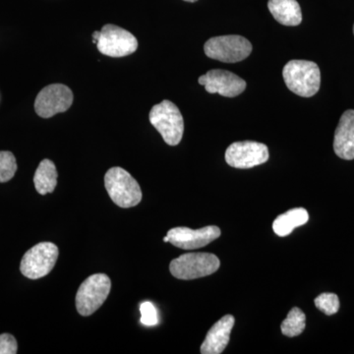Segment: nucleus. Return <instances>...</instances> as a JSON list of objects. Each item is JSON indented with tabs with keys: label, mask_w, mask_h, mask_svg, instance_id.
<instances>
[{
	"label": "nucleus",
	"mask_w": 354,
	"mask_h": 354,
	"mask_svg": "<svg viewBox=\"0 0 354 354\" xmlns=\"http://www.w3.org/2000/svg\"><path fill=\"white\" fill-rule=\"evenodd\" d=\"M286 87L299 97H311L320 90L321 71L315 62L290 60L283 69Z\"/></svg>",
	"instance_id": "1"
},
{
	"label": "nucleus",
	"mask_w": 354,
	"mask_h": 354,
	"mask_svg": "<svg viewBox=\"0 0 354 354\" xmlns=\"http://www.w3.org/2000/svg\"><path fill=\"white\" fill-rule=\"evenodd\" d=\"M104 186L114 204L120 208L137 206L143 197L136 179L121 167H111L106 171Z\"/></svg>",
	"instance_id": "2"
},
{
	"label": "nucleus",
	"mask_w": 354,
	"mask_h": 354,
	"mask_svg": "<svg viewBox=\"0 0 354 354\" xmlns=\"http://www.w3.org/2000/svg\"><path fill=\"white\" fill-rule=\"evenodd\" d=\"M149 118L167 145L177 146L180 143L184 132L183 116L174 102L165 100L156 104L151 109Z\"/></svg>",
	"instance_id": "3"
},
{
	"label": "nucleus",
	"mask_w": 354,
	"mask_h": 354,
	"mask_svg": "<svg viewBox=\"0 0 354 354\" xmlns=\"http://www.w3.org/2000/svg\"><path fill=\"white\" fill-rule=\"evenodd\" d=\"M220 266V259L214 254L188 253L172 260L169 271L174 278L189 281L213 274Z\"/></svg>",
	"instance_id": "4"
},
{
	"label": "nucleus",
	"mask_w": 354,
	"mask_h": 354,
	"mask_svg": "<svg viewBox=\"0 0 354 354\" xmlns=\"http://www.w3.org/2000/svg\"><path fill=\"white\" fill-rule=\"evenodd\" d=\"M204 51L207 57L225 64H236L246 59L252 53V44L237 35L214 37L206 41Z\"/></svg>",
	"instance_id": "5"
},
{
	"label": "nucleus",
	"mask_w": 354,
	"mask_h": 354,
	"mask_svg": "<svg viewBox=\"0 0 354 354\" xmlns=\"http://www.w3.org/2000/svg\"><path fill=\"white\" fill-rule=\"evenodd\" d=\"M111 281L106 274H95L83 281L76 295V308L82 316L94 314L111 292Z\"/></svg>",
	"instance_id": "6"
},
{
	"label": "nucleus",
	"mask_w": 354,
	"mask_h": 354,
	"mask_svg": "<svg viewBox=\"0 0 354 354\" xmlns=\"http://www.w3.org/2000/svg\"><path fill=\"white\" fill-rule=\"evenodd\" d=\"M57 246L53 242H41L23 256L20 271L23 276L30 279H39L48 276L57 263Z\"/></svg>",
	"instance_id": "7"
},
{
	"label": "nucleus",
	"mask_w": 354,
	"mask_h": 354,
	"mask_svg": "<svg viewBox=\"0 0 354 354\" xmlns=\"http://www.w3.org/2000/svg\"><path fill=\"white\" fill-rule=\"evenodd\" d=\"M97 50L111 57H123L132 55L138 48V41L131 32L118 26L106 24L102 27Z\"/></svg>",
	"instance_id": "8"
},
{
	"label": "nucleus",
	"mask_w": 354,
	"mask_h": 354,
	"mask_svg": "<svg viewBox=\"0 0 354 354\" xmlns=\"http://www.w3.org/2000/svg\"><path fill=\"white\" fill-rule=\"evenodd\" d=\"M73 93L64 84L46 86L37 95L35 111L43 118H50L55 114L65 113L73 104Z\"/></svg>",
	"instance_id": "9"
},
{
	"label": "nucleus",
	"mask_w": 354,
	"mask_h": 354,
	"mask_svg": "<svg viewBox=\"0 0 354 354\" xmlns=\"http://www.w3.org/2000/svg\"><path fill=\"white\" fill-rule=\"evenodd\" d=\"M269 149L265 144L254 141L234 142L225 152V162L235 169H252L269 160Z\"/></svg>",
	"instance_id": "10"
},
{
	"label": "nucleus",
	"mask_w": 354,
	"mask_h": 354,
	"mask_svg": "<svg viewBox=\"0 0 354 354\" xmlns=\"http://www.w3.org/2000/svg\"><path fill=\"white\" fill-rule=\"evenodd\" d=\"M221 234V228L216 225H208L199 230L178 227L169 230L164 241L171 242L172 245L184 250H194L208 245L218 239Z\"/></svg>",
	"instance_id": "11"
},
{
	"label": "nucleus",
	"mask_w": 354,
	"mask_h": 354,
	"mask_svg": "<svg viewBox=\"0 0 354 354\" xmlns=\"http://www.w3.org/2000/svg\"><path fill=\"white\" fill-rule=\"evenodd\" d=\"M198 82L205 86L209 94H220L223 97H234L245 91L246 82L241 77L227 70H209L199 77Z\"/></svg>",
	"instance_id": "12"
},
{
	"label": "nucleus",
	"mask_w": 354,
	"mask_h": 354,
	"mask_svg": "<svg viewBox=\"0 0 354 354\" xmlns=\"http://www.w3.org/2000/svg\"><path fill=\"white\" fill-rule=\"evenodd\" d=\"M334 151L342 160H354V111L342 114L335 132Z\"/></svg>",
	"instance_id": "13"
},
{
	"label": "nucleus",
	"mask_w": 354,
	"mask_h": 354,
	"mask_svg": "<svg viewBox=\"0 0 354 354\" xmlns=\"http://www.w3.org/2000/svg\"><path fill=\"white\" fill-rule=\"evenodd\" d=\"M234 317L225 315L220 319L209 329L206 339L203 342L201 348L202 354H220L223 353L230 342V333L234 326Z\"/></svg>",
	"instance_id": "14"
},
{
	"label": "nucleus",
	"mask_w": 354,
	"mask_h": 354,
	"mask_svg": "<svg viewBox=\"0 0 354 354\" xmlns=\"http://www.w3.org/2000/svg\"><path fill=\"white\" fill-rule=\"evenodd\" d=\"M268 8L279 24L298 26L302 22L301 8L297 0H269Z\"/></svg>",
	"instance_id": "15"
},
{
	"label": "nucleus",
	"mask_w": 354,
	"mask_h": 354,
	"mask_svg": "<svg viewBox=\"0 0 354 354\" xmlns=\"http://www.w3.org/2000/svg\"><path fill=\"white\" fill-rule=\"evenodd\" d=\"M309 221V214L304 208L291 209L279 215L272 223V230L278 236L290 235L295 228L304 225Z\"/></svg>",
	"instance_id": "16"
},
{
	"label": "nucleus",
	"mask_w": 354,
	"mask_h": 354,
	"mask_svg": "<svg viewBox=\"0 0 354 354\" xmlns=\"http://www.w3.org/2000/svg\"><path fill=\"white\" fill-rule=\"evenodd\" d=\"M58 174L57 167L50 160H41L35 172L34 184L36 190L41 195L53 193L57 185Z\"/></svg>",
	"instance_id": "17"
},
{
	"label": "nucleus",
	"mask_w": 354,
	"mask_h": 354,
	"mask_svg": "<svg viewBox=\"0 0 354 354\" xmlns=\"http://www.w3.org/2000/svg\"><path fill=\"white\" fill-rule=\"evenodd\" d=\"M306 327V316L301 309L293 307L281 323V333L286 337H293L301 335Z\"/></svg>",
	"instance_id": "18"
},
{
	"label": "nucleus",
	"mask_w": 354,
	"mask_h": 354,
	"mask_svg": "<svg viewBox=\"0 0 354 354\" xmlns=\"http://www.w3.org/2000/svg\"><path fill=\"white\" fill-rule=\"evenodd\" d=\"M17 162L14 155L8 151H0V183H7L15 176Z\"/></svg>",
	"instance_id": "19"
},
{
	"label": "nucleus",
	"mask_w": 354,
	"mask_h": 354,
	"mask_svg": "<svg viewBox=\"0 0 354 354\" xmlns=\"http://www.w3.org/2000/svg\"><path fill=\"white\" fill-rule=\"evenodd\" d=\"M314 304L317 308L327 316L335 315L339 312V306H341L339 297L335 293L330 292H325L319 295L314 300Z\"/></svg>",
	"instance_id": "20"
},
{
	"label": "nucleus",
	"mask_w": 354,
	"mask_h": 354,
	"mask_svg": "<svg viewBox=\"0 0 354 354\" xmlns=\"http://www.w3.org/2000/svg\"><path fill=\"white\" fill-rule=\"evenodd\" d=\"M140 312H141V323L143 325L152 327V326L158 325V316L156 307L151 302H143L140 306Z\"/></svg>",
	"instance_id": "21"
},
{
	"label": "nucleus",
	"mask_w": 354,
	"mask_h": 354,
	"mask_svg": "<svg viewBox=\"0 0 354 354\" xmlns=\"http://www.w3.org/2000/svg\"><path fill=\"white\" fill-rule=\"evenodd\" d=\"M17 349V342L12 335H0V354H16Z\"/></svg>",
	"instance_id": "22"
},
{
	"label": "nucleus",
	"mask_w": 354,
	"mask_h": 354,
	"mask_svg": "<svg viewBox=\"0 0 354 354\" xmlns=\"http://www.w3.org/2000/svg\"><path fill=\"white\" fill-rule=\"evenodd\" d=\"M100 35H101V31H95L93 32V43L95 44H97V41H99Z\"/></svg>",
	"instance_id": "23"
},
{
	"label": "nucleus",
	"mask_w": 354,
	"mask_h": 354,
	"mask_svg": "<svg viewBox=\"0 0 354 354\" xmlns=\"http://www.w3.org/2000/svg\"><path fill=\"white\" fill-rule=\"evenodd\" d=\"M183 1H186V2H196L197 0H183Z\"/></svg>",
	"instance_id": "24"
},
{
	"label": "nucleus",
	"mask_w": 354,
	"mask_h": 354,
	"mask_svg": "<svg viewBox=\"0 0 354 354\" xmlns=\"http://www.w3.org/2000/svg\"><path fill=\"white\" fill-rule=\"evenodd\" d=\"M353 34H354V25H353Z\"/></svg>",
	"instance_id": "25"
}]
</instances>
